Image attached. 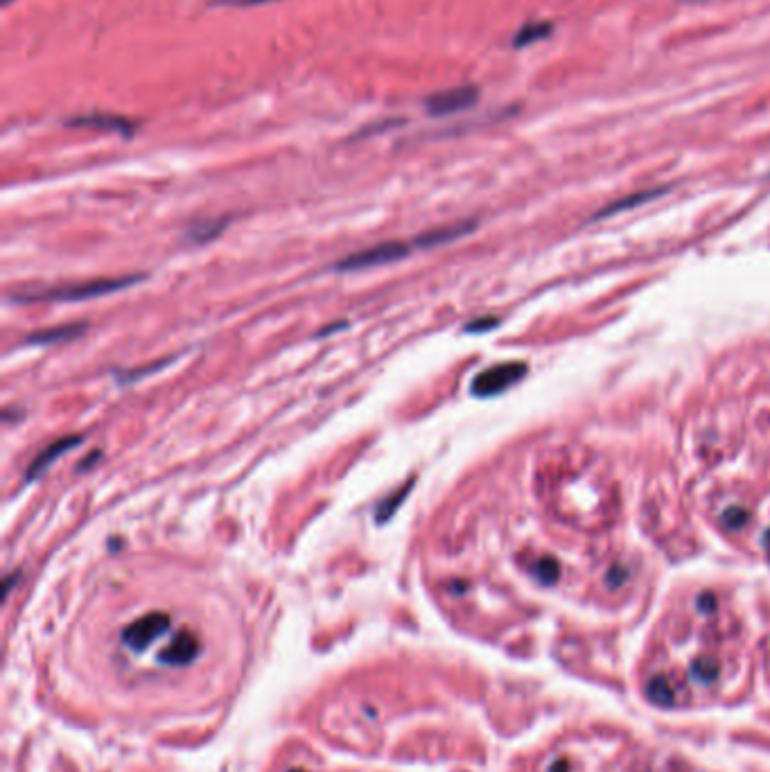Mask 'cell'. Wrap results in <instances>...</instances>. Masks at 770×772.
<instances>
[{"label": "cell", "mask_w": 770, "mask_h": 772, "mask_svg": "<svg viewBox=\"0 0 770 772\" xmlns=\"http://www.w3.org/2000/svg\"><path fill=\"white\" fill-rule=\"evenodd\" d=\"M219 230H221V223L219 221H212L210 226H208V223H197V226L190 230V237L195 240V242H206L208 237H215Z\"/></svg>", "instance_id": "5bb4252c"}, {"label": "cell", "mask_w": 770, "mask_h": 772, "mask_svg": "<svg viewBox=\"0 0 770 772\" xmlns=\"http://www.w3.org/2000/svg\"><path fill=\"white\" fill-rule=\"evenodd\" d=\"M524 373H526L524 364H515V361L497 364V366H490V368L481 371L479 375H474L470 389L474 395H479V398H490V395H497L509 389V386H513L515 382H520L524 378Z\"/></svg>", "instance_id": "277c9868"}, {"label": "cell", "mask_w": 770, "mask_h": 772, "mask_svg": "<svg viewBox=\"0 0 770 772\" xmlns=\"http://www.w3.org/2000/svg\"><path fill=\"white\" fill-rule=\"evenodd\" d=\"M86 330L84 323H68V325H57V328H48V330H39L34 334H29L27 343H39V345H48V343H59V341H68L73 337H79Z\"/></svg>", "instance_id": "9c48e42d"}, {"label": "cell", "mask_w": 770, "mask_h": 772, "mask_svg": "<svg viewBox=\"0 0 770 772\" xmlns=\"http://www.w3.org/2000/svg\"><path fill=\"white\" fill-rule=\"evenodd\" d=\"M411 485H413V479H409L407 483H404V485L400 488V490L391 492V495L387 497V499H384V502L378 506V522H389L391 517L398 513V506H400L404 499H407V495H409V490H411Z\"/></svg>", "instance_id": "30bf717a"}, {"label": "cell", "mask_w": 770, "mask_h": 772, "mask_svg": "<svg viewBox=\"0 0 770 772\" xmlns=\"http://www.w3.org/2000/svg\"><path fill=\"white\" fill-rule=\"evenodd\" d=\"M745 520H748V513L743 511V508H727V511L723 513V522L727 526H732V528H738Z\"/></svg>", "instance_id": "9a60e30c"}, {"label": "cell", "mask_w": 770, "mask_h": 772, "mask_svg": "<svg viewBox=\"0 0 770 772\" xmlns=\"http://www.w3.org/2000/svg\"><path fill=\"white\" fill-rule=\"evenodd\" d=\"M682 3H698V0H682Z\"/></svg>", "instance_id": "e0dca14e"}, {"label": "cell", "mask_w": 770, "mask_h": 772, "mask_svg": "<svg viewBox=\"0 0 770 772\" xmlns=\"http://www.w3.org/2000/svg\"><path fill=\"white\" fill-rule=\"evenodd\" d=\"M291 772H303V770H291Z\"/></svg>", "instance_id": "ac0fdd59"}, {"label": "cell", "mask_w": 770, "mask_h": 772, "mask_svg": "<svg viewBox=\"0 0 770 772\" xmlns=\"http://www.w3.org/2000/svg\"><path fill=\"white\" fill-rule=\"evenodd\" d=\"M199 655V639L190 630H181L170 639V644L160 650L158 659L167 666H186Z\"/></svg>", "instance_id": "8992f818"}, {"label": "cell", "mask_w": 770, "mask_h": 772, "mask_svg": "<svg viewBox=\"0 0 770 772\" xmlns=\"http://www.w3.org/2000/svg\"><path fill=\"white\" fill-rule=\"evenodd\" d=\"M75 445H79V436H66V439H59V441H55V443H50L41 454H36V456H34L32 465L27 467L25 479H27V481L39 479V476H41V474L48 470V467L59 459V456H62L64 452H68L70 447H75Z\"/></svg>", "instance_id": "52a82bcc"}, {"label": "cell", "mask_w": 770, "mask_h": 772, "mask_svg": "<svg viewBox=\"0 0 770 772\" xmlns=\"http://www.w3.org/2000/svg\"><path fill=\"white\" fill-rule=\"evenodd\" d=\"M70 125L75 127H90V129H104V131H118V134L123 136H131L134 134L136 125L134 122H129L125 118H118V116H82V118H75L70 120Z\"/></svg>", "instance_id": "ba28073f"}, {"label": "cell", "mask_w": 770, "mask_h": 772, "mask_svg": "<svg viewBox=\"0 0 770 772\" xmlns=\"http://www.w3.org/2000/svg\"><path fill=\"white\" fill-rule=\"evenodd\" d=\"M212 5L219 7H258L267 3H276V0H210Z\"/></svg>", "instance_id": "2e32d148"}, {"label": "cell", "mask_w": 770, "mask_h": 772, "mask_svg": "<svg viewBox=\"0 0 770 772\" xmlns=\"http://www.w3.org/2000/svg\"><path fill=\"white\" fill-rule=\"evenodd\" d=\"M3 3H5V5H7V3H9V0H3Z\"/></svg>", "instance_id": "d6986e66"}, {"label": "cell", "mask_w": 770, "mask_h": 772, "mask_svg": "<svg viewBox=\"0 0 770 772\" xmlns=\"http://www.w3.org/2000/svg\"><path fill=\"white\" fill-rule=\"evenodd\" d=\"M479 99V90L474 86H457L450 90H443V93H436L427 97V111L432 116H450V113H459L463 109H470L474 102Z\"/></svg>", "instance_id": "5b68a950"}, {"label": "cell", "mask_w": 770, "mask_h": 772, "mask_svg": "<svg viewBox=\"0 0 770 772\" xmlns=\"http://www.w3.org/2000/svg\"><path fill=\"white\" fill-rule=\"evenodd\" d=\"M549 32H551V25H549V23H531V25H526V27H522V29H520L513 43L518 46V48L529 46V43H533V41L549 36Z\"/></svg>", "instance_id": "7c38bea8"}, {"label": "cell", "mask_w": 770, "mask_h": 772, "mask_svg": "<svg viewBox=\"0 0 770 772\" xmlns=\"http://www.w3.org/2000/svg\"><path fill=\"white\" fill-rule=\"evenodd\" d=\"M692 673L701 684H714L718 680V673H721V664H718L716 657H709V655L698 657L694 662Z\"/></svg>", "instance_id": "8fae6325"}, {"label": "cell", "mask_w": 770, "mask_h": 772, "mask_svg": "<svg viewBox=\"0 0 770 772\" xmlns=\"http://www.w3.org/2000/svg\"><path fill=\"white\" fill-rule=\"evenodd\" d=\"M145 276H120V278H97L88 282H73V284H59V287H41V289H27L14 294L16 303H79L88 298H99L106 294H114L120 289H127L131 284L140 282Z\"/></svg>", "instance_id": "6da1fadb"}, {"label": "cell", "mask_w": 770, "mask_h": 772, "mask_svg": "<svg viewBox=\"0 0 770 772\" xmlns=\"http://www.w3.org/2000/svg\"><path fill=\"white\" fill-rule=\"evenodd\" d=\"M533 572H535V576H538V581H542V583H554L556 578H558L561 569H558V563L551 560V558H542V560L535 563Z\"/></svg>", "instance_id": "4fadbf2b"}, {"label": "cell", "mask_w": 770, "mask_h": 772, "mask_svg": "<svg viewBox=\"0 0 770 772\" xmlns=\"http://www.w3.org/2000/svg\"><path fill=\"white\" fill-rule=\"evenodd\" d=\"M411 251H416L413 247V240L409 242H382L375 244V247H369L364 251L350 253L343 260L337 262V271H359V269H371V267H382V264H391L396 260L407 258Z\"/></svg>", "instance_id": "7a4b0ae2"}, {"label": "cell", "mask_w": 770, "mask_h": 772, "mask_svg": "<svg viewBox=\"0 0 770 772\" xmlns=\"http://www.w3.org/2000/svg\"><path fill=\"white\" fill-rule=\"evenodd\" d=\"M167 628H170V616L165 612L143 614L123 630V644L131 650V653H143V650L154 644L158 637H163L167 633Z\"/></svg>", "instance_id": "3957f363"}]
</instances>
